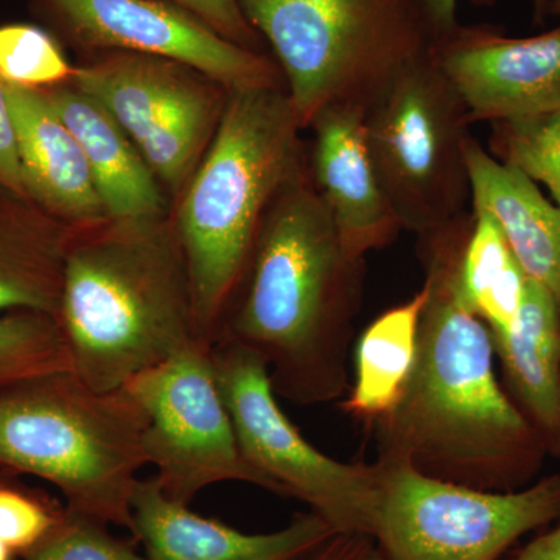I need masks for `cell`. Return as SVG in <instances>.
Segmentation results:
<instances>
[{
  "label": "cell",
  "mask_w": 560,
  "mask_h": 560,
  "mask_svg": "<svg viewBox=\"0 0 560 560\" xmlns=\"http://www.w3.org/2000/svg\"><path fill=\"white\" fill-rule=\"evenodd\" d=\"M14 558H18V556L11 551V548L5 541L0 539V560H14Z\"/></svg>",
  "instance_id": "d6a6232c"
},
{
  "label": "cell",
  "mask_w": 560,
  "mask_h": 560,
  "mask_svg": "<svg viewBox=\"0 0 560 560\" xmlns=\"http://www.w3.org/2000/svg\"><path fill=\"white\" fill-rule=\"evenodd\" d=\"M366 109L334 105L313 119L311 178L329 210L346 253L363 261L388 245L400 221L372 164L368 149Z\"/></svg>",
  "instance_id": "9a60e30c"
},
{
  "label": "cell",
  "mask_w": 560,
  "mask_h": 560,
  "mask_svg": "<svg viewBox=\"0 0 560 560\" xmlns=\"http://www.w3.org/2000/svg\"><path fill=\"white\" fill-rule=\"evenodd\" d=\"M427 300L425 282L410 301L383 313L363 331L355 350V381L342 410L375 422L399 404L415 370Z\"/></svg>",
  "instance_id": "44dd1931"
},
{
  "label": "cell",
  "mask_w": 560,
  "mask_h": 560,
  "mask_svg": "<svg viewBox=\"0 0 560 560\" xmlns=\"http://www.w3.org/2000/svg\"><path fill=\"white\" fill-rule=\"evenodd\" d=\"M556 3H558V10H559V13H560V0H556Z\"/></svg>",
  "instance_id": "e575fe53"
},
{
  "label": "cell",
  "mask_w": 560,
  "mask_h": 560,
  "mask_svg": "<svg viewBox=\"0 0 560 560\" xmlns=\"http://www.w3.org/2000/svg\"><path fill=\"white\" fill-rule=\"evenodd\" d=\"M466 160L474 212L495 219L523 271L550 291L560 311V209L471 136Z\"/></svg>",
  "instance_id": "ac0fdd59"
},
{
  "label": "cell",
  "mask_w": 560,
  "mask_h": 560,
  "mask_svg": "<svg viewBox=\"0 0 560 560\" xmlns=\"http://www.w3.org/2000/svg\"><path fill=\"white\" fill-rule=\"evenodd\" d=\"M470 124L431 55L400 72L368 106V149L401 230L430 235L464 217Z\"/></svg>",
  "instance_id": "52a82bcc"
},
{
  "label": "cell",
  "mask_w": 560,
  "mask_h": 560,
  "mask_svg": "<svg viewBox=\"0 0 560 560\" xmlns=\"http://www.w3.org/2000/svg\"><path fill=\"white\" fill-rule=\"evenodd\" d=\"M62 370H72V361L57 316L40 312L0 315V390Z\"/></svg>",
  "instance_id": "603a6c76"
},
{
  "label": "cell",
  "mask_w": 560,
  "mask_h": 560,
  "mask_svg": "<svg viewBox=\"0 0 560 560\" xmlns=\"http://www.w3.org/2000/svg\"><path fill=\"white\" fill-rule=\"evenodd\" d=\"M361 265L305 168L268 210L219 341L259 353L276 396L300 405L338 399Z\"/></svg>",
  "instance_id": "7a4b0ae2"
},
{
  "label": "cell",
  "mask_w": 560,
  "mask_h": 560,
  "mask_svg": "<svg viewBox=\"0 0 560 560\" xmlns=\"http://www.w3.org/2000/svg\"><path fill=\"white\" fill-rule=\"evenodd\" d=\"M40 9L88 54L130 51L168 58L223 84L285 88L278 62L224 39L167 0H38Z\"/></svg>",
  "instance_id": "7c38bea8"
},
{
  "label": "cell",
  "mask_w": 560,
  "mask_h": 560,
  "mask_svg": "<svg viewBox=\"0 0 560 560\" xmlns=\"http://www.w3.org/2000/svg\"><path fill=\"white\" fill-rule=\"evenodd\" d=\"M431 57L458 92L471 124L560 109V28L506 38L458 25L438 40Z\"/></svg>",
  "instance_id": "4fadbf2b"
},
{
  "label": "cell",
  "mask_w": 560,
  "mask_h": 560,
  "mask_svg": "<svg viewBox=\"0 0 560 560\" xmlns=\"http://www.w3.org/2000/svg\"><path fill=\"white\" fill-rule=\"evenodd\" d=\"M65 504L40 490L24 488L16 478L0 482V539L24 558L57 528Z\"/></svg>",
  "instance_id": "4316f807"
},
{
  "label": "cell",
  "mask_w": 560,
  "mask_h": 560,
  "mask_svg": "<svg viewBox=\"0 0 560 560\" xmlns=\"http://www.w3.org/2000/svg\"><path fill=\"white\" fill-rule=\"evenodd\" d=\"M72 83L119 121L172 205L209 149L230 95L190 66L130 51L88 54Z\"/></svg>",
  "instance_id": "30bf717a"
},
{
  "label": "cell",
  "mask_w": 560,
  "mask_h": 560,
  "mask_svg": "<svg viewBox=\"0 0 560 560\" xmlns=\"http://www.w3.org/2000/svg\"><path fill=\"white\" fill-rule=\"evenodd\" d=\"M458 2L459 0H420L427 14H429L431 24L436 28L440 39L458 27L459 24L456 21ZM536 2L540 7L544 0H536Z\"/></svg>",
  "instance_id": "4dcf8cb0"
},
{
  "label": "cell",
  "mask_w": 560,
  "mask_h": 560,
  "mask_svg": "<svg viewBox=\"0 0 560 560\" xmlns=\"http://www.w3.org/2000/svg\"><path fill=\"white\" fill-rule=\"evenodd\" d=\"M79 140L108 220L171 215L173 205L150 165L101 102L70 83L43 90Z\"/></svg>",
  "instance_id": "e0dca14e"
},
{
  "label": "cell",
  "mask_w": 560,
  "mask_h": 560,
  "mask_svg": "<svg viewBox=\"0 0 560 560\" xmlns=\"http://www.w3.org/2000/svg\"><path fill=\"white\" fill-rule=\"evenodd\" d=\"M189 11L224 39L260 51L261 38L243 14L238 0H167Z\"/></svg>",
  "instance_id": "83f0119b"
},
{
  "label": "cell",
  "mask_w": 560,
  "mask_h": 560,
  "mask_svg": "<svg viewBox=\"0 0 560 560\" xmlns=\"http://www.w3.org/2000/svg\"><path fill=\"white\" fill-rule=\"evenodd\" d=\"M374 536L385 560H500L530 530L560 518V475L493 492L382 463Z\"/></svg>",
  "instance_id": "9c48e42d"
},
{
  "label": "cell",
  "mask_w": 560,
  "mask_h": 560,
  "mask_svg": "<svg viewBox=\"0 0 560 560\" xmlns=\"http://www.w3.org/2000/svg\"><path fill=\"white\" fill-rule=\"evenodd\" d=\"M301 560H385L377 544L364 534L337 533Z\"/></svg>",
  "instance_id": "f546056e"
},
{
  "label": "cell",
  "mask_w": 560,
  "mask_h": 560,
  "mask_svg": "<svg viewBox=\"0 0 560 560\" xmlns=\"http://www.w3.org/2000/svg\"><path fill=\"white\" fill-rule=\"evenodd\" d=\"M145 427L125 388H92L73 370L28 378L0 390V470L50 482L69 510L131 533Z\"/></svg>",
  "instance_id": "5b68a950"
},
{
  "label": "cell",
  "mask_w": 560,
  "mask_h": 560,
  "mask_svg": "<svg viewBox=\"0 0 560 560\" xmlns=\"http://www.w3.org/2000/svg\"><path fill=\"white\" fill-rule=\"evenodd\" d=\"M302 130L285 88L231 90L219 130L173 202L198 340L210 349L248 275L268 210L307 168Z\"/></svg>",
  "instance_id": "277c9868"
},
{
  "label": "cell",
  "mask_w": 560,
  "mask_h": 560,
  "mask_svg": "<svg viewBox=\"0 0 560 560\" xmlns=\"http://www.w3.org/2000/svg\"><path fill=\"white\" fill-rule=\"evenodd\" d=\"M515 560H560V525L529 541Z\"/></svg>",
  "instance_id": "1f68e13d"
},
{
  "label": "cell",
  "mask_w": 560,
  "mask_h": 560,
  "mask_svg": "<svg viewBox=\"0 0 560 560\" xmlns=\"http://www.w3.org/2000/svg\"><path fill=\"white\" fill-rule=\"evenodd\" d=\"M270 44L301 127L334 105L366 109L440 40L420 0H238Z\"/></svg>",
  "instance_id": "8992f818"
},
{
  "label": "cell",
  "mask_w": 560,
  "mask_h": 560,
  "mask_svg": "<svg viewBox=\"0 0 560 560\" xmlns=\"http://www.w3.org/2000/svg\"><path fill=\"white\" fill-rule=\"evenodd\" d=\"M526 272L515 259L500 224L488 212H474L459 259V290L492 340L506 338L521 313Z\"/></svg>",
  "instance_id": "7402d4cb"
},
{
  "label": "cell",
  "mask_w": 560,
  "mask_h": 560,
  "mask_svg": "<svg viewBox=\"0 0 560 560\" xmlns=\"http://www.w3.org/2000/svg\"><path fill=\"white\" fill-rule=\"evenodd\" d=\"M210 350L195 342L124 386L145 415L143 452L156 469L154 481L180 504L226 481L272 492L267 478L242 455Z\"/></svg>",
  "instance_id": "8fae6325"
},
{
  "label": "cell",
  "mask_w": 560,
  "mask_h": 560,
  "mask_svg": "<svg viewBox=\"0 0 560 560\" xmlns=\"http://www.w3.org/2000/svg\"><path fill=\"white\" fill-rule=\"evenodd\" d=\"M466 223L464 215L427 235L433 249L418 357L399 404L374 422L378 460L467 488L511 492L528 480L545 442L501 390L492 335L460 293Z\"/></svg>",
  "instance_id": "6da1fadb"
},
{
  "label": "cell",
  "mask_w": 560,
  "mask_h": 560,
  "mask_svg": "<svg viewBox=\"0 0 560 560\" xmlns=\"http://www.w3.org/2000/svg\"><path fill=\"white\" fill-rule=\"evenodd\" d=\"M0 186L27 197L22 184L16 140H14L9 103H7L5 83L2 79H0Z\"/></svg>",
  "instance_id": "f1b7e54d"
},
{
  "label": "cell",
  "mask_w": 560,
  "mask_h": 560,
  "mask_svg": "<svg viewBox=\"0 0 560 560\" xmlns=\"http://www.w3.org/2000/svg\"><path fill=\"white\" fill-rule=\"evenodd\" d=\"M210 357L242 455L272 493L307 504L337 533L374 536L381 464L341 463L313 447L280 408L259 353L219 341Z\"/></svg>",
  "instance_id": "ba28073f"
},
{
  "label": "cell",
  "mask_w": 560,
  "mask_h": 560,
  "mask_svg": "<svg viewBox=\"0 0 560 560\" xmlns=\"http://www.w3.org/2000/svg\"><path fill=\"white\" fill-rule=\"evenodd\" d=\"M493 153L550 189L560 209V109L493 121Z\"/></svg>",
  "instance_id": "cb8c5ba5"
},
{
  "label": "cell",
  "mask_w": 560,
  "mask_h": 560,
  "mask_svg": "<svg viewBox=\"0 0 560 560\" xmlns=\"http://www.w3.org/2000/svg\"><path fill=\"white\" fill-rule=\"evenodd\" d=\"M75 65L51 33L38 25H0V79L5 84L50 90L70 83Z\"/></svg>",
  "instance_id": "d4e9b609"
},
{
  "label": "cell",
  "mask_w": 560,
  "mask_h": 560,
  "mask_svg": "<svg viewBox=\"0 0 560 560\" xmlns=\"http://www.w3.org/2000/svg\"><path fill=\"white\" fill-rule=\"evenodd\" d=\"M57 318L72 370L101 390L201 342L172 213L72 230Z\"/></svg>",
  "instance_id": "3957f363"
},
{
  "label": "cell",
  "mask_w": 560,
  "mask_h": 560,
  "mask_svg": "<svg viewBox=\"0 0 560 560\" xmlns=\"http://www.w3.org/2000/svg\"><path fill=\"white\" fill-rule=\"evenodd\" d=\"M131 515L147 560H301L337 534L312 511L275 533H242L167 499L153 477L136 482Z\"/></svg>",
  "instance_id": "5bb4252c"
},
{
  "label": "cell",
  "mask_w": 560,
  "mask_h": 560,
  "mask_svg": "<svg viewBox=\"0 0 560 560\" xmlns=\"http://www.w3.org/2000/svg\"><path fill=\"white\" fill-rule=\"evenodd\" d=\"M72 228L0 186V315L58 316Z\"/></svg>",
  "instance_id": "d6986e66"
},
{
  "label": "cell",
  "mask_w": 560,
  "mask_h": 560,
  "mask_svg": "<svg viewBox=\"0 0 560 560\" xmlns=\"http://www.w3.org/2000/svg\"><path fill=\"white\" fill-rule=\"evenodd\" d=\"M25 195L66 226L108 220L79 140L46 92L5 84Z\"/></svg>",
  "instance_id": "2e32d148"
},
{
  "label": "cell",
  "mask_w": 560,
  "mask_h": 560,
  "mask_svg": "<svg viewBox=\"0 0 560 560\" xmlns=\"http://www.w3.org/2000/svg\"><path fill=\"white\" fill-rule=\"evenodd\" d=\"M11 478H18L16 475L9 474V471L0 470V482L9 481Z\"/></svg>",
  "instance_id": "836d02e7"
},
{
  "label": "cell",
  "mask_w": 560,
  "mask_h": 560,
  "mask_svg": "<svg viewBox=\"0 0 560 560\" xmlns=\"http://www.w3.org/2000/svg\"><path fill=\"white\" fill-rule=\"evenodd\" d=\"M492 341L534 429L560 456V311L550 291L526 279L514 329Z\"/></svg>",
  "instance_id": "ffe728a7"
},
{
  "label": "cell",
  "mask_w": 560,
  "mask_h": 560,
  "mask_svg": "<svg viewBox=\"0 0 560 560\" xmlns=\"http://www.w3.org/2000/svg\"><path fill=\"white\" fill-rule=\"evenodd\" d=\"M66 506V504H65ZM24 560H147L131 541L109 533L108 523L66 508L57 528Z\"/></svg>",
  "instance_id": "484cf974"
}]
</instances>
